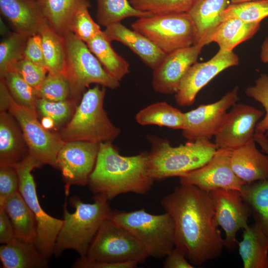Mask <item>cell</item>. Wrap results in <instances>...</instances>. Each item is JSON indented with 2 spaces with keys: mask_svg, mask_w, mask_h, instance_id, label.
Segmentation results:
<instances>
[{
  "mask_svg": "<svg viewBox=\"0 0 268 268\" xmlns=\"http://www.w3.org/2000/svg\"><path fill=\"white\" fill-rule=\"evenodd\" d=\"M131 27L166 54L194 45L195 28L187 12L139 17Z\"/></svg>",
  "mask_w": 268,
  "mask_h": 268,
  "instance_id": "9",
  "label": "cell"
},
{
  "mask_svg": "<svg viewBox=\"0 0 268 268\" xmlns=\"http://www.w3.org/2000/svg\"><path fill=\"white\" fill-rule=\"evenodd\" d=\"M36 0V1H37L38 0Z\"/></svg>",
  "mask_w": 268,
  "mask_h": 268,
  "instance_id": "52",
  "label": "cell"
},
{
  "mask_svg": "<svg viewBox=\"0 0 268 268\" xmlns=\"http://www.w3.org/2000/svg\"><path fill=\"white\" fill-rule=\"evenodd\" d=\"M246 94L260 103L265 108L266 115L256 127L255 134L268 136V75L263 73L255 81V85L249 86Z\"/></svg>",
  "mask_w": 268,
  "mask_h": 268,
  "instance_id": "41",
  "label": "cell"
},
{
  "mask_svg": "<svg viewBox=\"0 0 268 268\" xmlns=\"http://www.w3.org/2000/svg\"><path fill=\"white\" fill-rule=\"evenodd\" d=\"M239 87L227 92L218 101L201 105L185 113L186 127L182 134L189 141L210 139L221 128L227 110L239 100Z\"/></svg>",
  "mask_w": 268,
  "mask_h": 268,
  "instance_id": "15",
  "label": "cell"
},
{
  "mask_svg": "<svg viewBox=\"0 0 268 268\" xmlns=\"http://www.w3.org/2000/svg\"><path fill=\"white\" fill-rule=\"evenodd\" d=\"M41 123L46 129L49 130L56 126L54 121L50 118L43 117Z\"/></svg>",
  "mask_w": 268,
  "mask_h": 268,
  "instance_id": "50",
  "label": "cell"
},
{
  "mask_svg": "<svg viewBox=\"0 0 268 268\" xmlns=\"http://www.w3.org/2000/svg\"><path fill=\"white\" fill-rule=\"evenodd\" d=\"M12 97L10 93L3 78L0 81V111L8 110Z\"/></svg>",
  "mask_w": 268,
  "mask_h": 268,
  "instance_id": "48",
  "label": "cell"
},
{
  "mask_svg": "<svg viewBox=\"0 0 268 268\" xmlns=\"http://www.w3.org/2000/svg\"><path fill=\"white\" fill-rule=\"evenodd\" d=\"M14 100L19 104L36 112V90L16 71L8 72L3 78Z\"/></svg>",
  "mask_w": 268,
  "mask_h": 268,
  "instance_id": "36",
  "label": "cell"
},
{
  "mask_svg": "<svg viewBox=\"0 0 268 268\" xmlns=\"http://www.w3.org/2000/svg\"><path fill=\"white\" fill-rule=\"evenodd\" d=\"M232 150L217 148L205 165L180 177V185H194L207 192L219 189L241 192L246 184L232 170L230 163Z\"/></svg>",
  "mask_w": 268,
  "mask_h": 268,
  "instance_id": "14",
  "label": "cell"
},
{
  "mask_svg": "<svg viewBox=\"0 0 268 268\" xmlns=\"http://www.w3.org/2000/svg\"><path fill=\"white\" fill-rule=\"evenodd\" d=\"M29 155L22 130L9 113L0 114V166H14Z\"/></svg>",
  "mask_w": 268,
  "mask_h": 268,
  "instance_id": "23",
  "label": "cell"
},
{
  "mask_svg": "<svg viewBox=\"0 0 268 268\" xmlns=\"http://www.w3.org/2000/svg\"><path fill=\"white\" fill-rule=\"evenodd\" d=\"M150 12L134 8L129 0H97V19L105 27L130 17H146Z\"/></svg>",
  "mask_w": 268,
  "mask_h": 268,
  "instance_id": "33",
  "label": "cell"
},
{
  "mask_svg": "<svg viewBox=\"0 0 268 268\" xmlns=\"http://www.w3.org/2000/svg\"><path fill=\"white\" fill-rule=\"evenodd\" d=\"M229 0H197L187 12L195 28V44L205 46L221 22V14L230 4Z\"/></svg>",
  "mask_w": 268,
  "mask_h": 268,
  "instance_id": "22",
  "label": "cell"
},
{
  "mask_svg": "<svg viewBox=\"0 0 268 268\" xmlns=\"http://www.w3.org/2000/svg\"><path fill=\"white\" fill-rule=\"evenodd\" d=\"M203 46L195 44L166 54L153 72L152 85L156 92L175 94L189 68L197 62Z\"/></svg>",
  "mask_w": 268,
  "mask_h": 268,
  "instance_id": "18",
  "label": "cell"
},
{
  "mask_svg": "<svg viewBox=\"0 0 268 268\" xmlns=\"http://www.w3.org/2000/svg\"><path fill=\"white\" fill-rule=\"evenodd\" d=\"M238 56L233 51L219 49L209 60L193 64L183 77L175 95L176 103L181 107L192 105L199 92L224 69L239 64Z\"/></svg>",
  "mask_w": 268,
  "mask_h": 268,
  "instance_id": "16",
  "label": "cell"
},
{
  "mask_svg": "<svg viewBox=\"0 0 268 268\" xmlns=\"http://www.w3.org/2000/svg\"><path fill=\"white\" fill-rule=\"evenodd\" d=\"M256 0H229L231 4H235V3H242V2H245L256 1Z\"/></svg>",
  "mask_w": 268,
  "mask_h": 268,
  "instance_id": "51",
  "label": "cell"
},
{
  "mask_svg": "<svg viewBox=\"0 0 268 268\" xmlns=\"http://www.w3.org/2000/svg\"><path fill=\"white\" fill-rule=\"evenodd\" d=\"M16 239L11 221L3 208H0V243L8 244Z\"/></svg>",
  "mask_w": 268,
  "mask_h": 268,
  "instance_id": "47",
  "label": "cell"
},
{
  "mask_svg": "<svg viewBox=\"0 0 268 268\" xmlns=\"http://www.w3.org/2000/svg\"><path fill=\"white\" fill-rule=\"evenodd\" d=\"M111 42L102 31L86 44L105 70L120 81L130 72V64L115 51Z\"/></svg>",
  "mask_w": 268,
  "mask_h": 268,
  "instance_id": "28",
  "label": "cell"
},
{
  "mask_svg": "<svg viewBox=\"0 0 268 268\" xmlns=\"http://www.w3.org/2000/svg\"><path fill=\"white\" fill-rule=\"evenodd\" d=\"M136 9L156 14L187 12L197 0H129Z\"/></svg>",
  "mask_w": 268,
  "mask_h": 268,
  "instance_id": "40",
  "label": "cell"
},
{
  "mask_svg": "<svg viewBox=\"0 0 268 268\" xmlns=\"http://www.w3.org/2000/svg\"><path fill=\"white\" fill-rule=\"evenodd\" d=\"M238 242L239 253L244 268H268V238L257 224L243 229Z\"/></svg>",
  "mask_w": 268,
  "mask_h": 268,
  "instance_id": "25",
  "label": "cell"
},
{
  "mask_svg": "<svg viewBox=\"0 0 268 268\" xmlns=\"http://www.w3.org/2000/svg\"><path fill=\"white\" fill-rule=\"evenodd\" d=\"M89 2L80 6L72 16L68 26L69 32L86 43L93 39L102 30L91 16Z\"/></svg>",
  "mask_w": 268,
  "mask_h": 268,
  "instance_id": "37",
  "label": "cell"
},
{
  "mask_svg": "<svg viewBox=\"0 0 268 268\" xmlns=\"http://www.w3.org/2000/svg\"><path fill=\"white\" fill-rule=\"evenodd\" d=\"M268 17V0L230 4L221 14V22L236 18L247 22H260Z\"/></svg>",
  "mask_w": 268,
  "mask_h": 268,
  "instance_id": "35",
  "label": "cell"
},
{
  "mask_svg": "<svg viewBox=\"0 0 268 268\" xmlns=\"http://www.w3.org/2000/svg\"><path fill=\"white\" fill-rule=\"evenodd\" d=\"M148 153L126 156L120 154L112 142L99 143L94 168L88 181L94 195L108 201L128 193L146 195L154 180L148 172Z\"/></svg>",
  "mask_w": 268,
  "mask_h": 268,
  "instance_id": "2",
  "label": "cell"
},
{
  "mask_svg": "<svg viewBox=\"0 0 268 268\" xmlns=\"http://www.w3.org/2000/svg\"><path fill=\"white\" fill-rule=\"evenodd\" d=\"M108 200L95 195L92 203L83 202L76 196L69 202L73 213L67 209V199L63 205V223L56 241L54 255L57 258L66 250L75 251L80 257L86 256L89 247L103 222L112 211Z\"/></svg>",
  "mask_w": 268,
  "mask_h": 268,
  "instance_id": "3",
  "label": "cell"
},
{
  "mask_svg": "<svg viewBox=\"0 0 268 268\" xmlns=\"http://www.w3.org/2000/svg\"><path fill=\"white\" fill-rule=\"evenodd\" d=\"M136 123L141 126L156 125L183 130L186 127L184 113L166 102L150 104L135 115Z\"/></svg>",
  "mask_w": 268,
  "mask_h": 268,
  "instance_id": "29",
  "label": "cell"
},
{
  "mask_svg": "<svg viewBox=\"0 0 268 268\" xmlns=\"http://www.w3.org/2000/svg\"><path fill=\"white\" fill-rule=\"evenodd\" d=\"M219 226L225 232V247L230 250L238 246V232L248 226L251 209L238 190L219 189L209 192Z\"/></svg>",
  "mask_w": 268,
  "mask_h": 268,
  "instance_id": "13",
  "label": "cell"
},
{
  "mask_svg": "<svg viewBox=\"0 0 268 268\" xmlns=\"http://www.w3.org/2000/svg\"><path fill=\"white\" fill-rule=\"evenodd\" d=\"M255 223L268 238V180L246 184L241 191Z\"/></svg>",
  "mask_w": 268,
  "mask_h": 268,
  "instance_id": "31",
  "label": "cell"
},
{
  "mask_svg": "<svg viewBox=\"0 0 268 268\" xmlns=\"http://www.w3.org/2000/svg\"><path fill=\"white\" fill-rule=\"evenodd\" d=\"M19 178L14 166H0V207L8 198L19 192Z\"/></svg>",
  "mask_w": 268,
  "mask_h": 268,
  "instance_id": "43",
  "label": "cell"
},
{
  "mask_svg": "<svg viewBox=\"0 0 268 268\" xmlns=\"http://www.w3.org/2000/svg\"><path fill=\"white\" fill-rule=\"evenodd\" d=\"M9 216L16 239L35 244L37 224L35 217L19 192L11 196L2 207Z\"/></svg>",
  "mask_w": 268,
  "mask_h": 268,
  "instance_id": "26",
  "label": "cell"
},
{
  "mask_svg": "<svg viewBox=\"0 0 268 268\" xmlns=\"http://www.w3.org/2000/svg\"><path fill=\"white\" fill-rule=\"evenodd\" d=\"M138 264L135 262L112 263L91 261L80 257L72 265L74 268H134Z\"/></svg>",
  "mask_w": 268,
  "mask_h": 268,
  "instance_id": "46",
  "label": "cell"
},
{
  "mask_svg": "<svg viewBox=\"0 0 268 268\" xmlns=\"http://www.w3.org/2000/svg\"><path fill=\"white\" fill-rule=\"evenodd\" d=\"M13 71L17 72L35 89L39 87L48 73L46 67L36 64L25 58L17 63Z\"/></svg>",
  "mask_w": 268,
  "mask_h": 268,
  "instance_id": "42",
  "label": "cell"
},
{
  "mask_svg": "<svg viewBox=\"0 0 268 268\" xmlns=\"http://www.w3.org/2000/svg\"><path fill=\"white\" fill-rule=\"evenodd\" d=\"M29 35L16 32L8 34L0 44V78H3L15 65L24 59Z\"/></svg>",
  "mask_w": 268,
  "mask_h": 268,
  "instance_id": "34",
  "label": "cell"
},
{
  "mask_svg": "<svg viewBox=\"0 0 268 268\" xmlns=\"http://www.w3.org/2000/svg\"><path fill=\"white\" fill-rule=\"evenodd\" d=\"M103 32L111 42L117 41L130 48L153 70L166 55L144 35L121 22L106 27Z\"/></svg>",
  "mask_w": 268,
  "mask_h": 268,
  "instance_id": "20",
  "label": "cell"
},
{
  "mask_svg": "<svg viewBox=\"0 0 268 268\" xmlns=\"http://www.w3.org/2000/svg\"><path fill=\"white\" fill-rule=\"evenodd\" d=\"M37 2L49 26L58 34L68 32L69 21L77 9L89 0H38Z\"/></svg>",
  "mask_w": 268,
  "mask_h": 268,
  "instance_id": "30",
  "label": "cell"
},
{
  "mask_svg": "<svg viewBox=\"0 0 268 268\" xmlns=\"http://www.w3.org/2000/svg\"><path fill=\"white\" fill-rule=\"evenodd\" d=\"M260 22H247L232 18L222 21L210 38V43L218 44L219 49L232 51L240 43L251 38L259 30Z\"/></svg>",
  "mask_w": 268,
  "mask_h": 268,
  "instance_id": "27",
  "label": "cell"
},
{
  "mask_svg": "<svg viewBox=\"0 0 268 268\" xmlns=\"http://www.w3.org/2000/svg\"><path fill=\"white\" fill-rule=\"evenodd\" d=\"M77 104L71 99L61 101H52L38 98L36 111L42 117L51 118L56 126L63 124L71 119Z\"/></svg>",
  "mask_w": 268,
  "mask_h": 268,
  "instance_id": "39",
  "label": "cell"
},
{
  "mask_svg": "<svg viewBox=\"0 0 268 268\" xmlns=\"http://www.w3.org/2000/svg\"><path fill=\"white\" fill-rule=\"evenodd\" d=\"M36 90L38 98L52 101H61L70 98L69 83L62 73L48 72L42 83Z\"/></svg>",
  "mask_w": 268,
  "mask_h": 268,
  "instance_id": "38",
  "label": "cell"
},
{
  "mask_svg": "<svg viewBox=\"0 0 268 268\" xmlns=\"http://www.w3.org/2000/svg\"><path fill=\"white\" fill-rule=\"evenodd\" d=\"M263 115V111L254 107L235 103L214 135L217 148L233 149L255 140L256 127Z\"/></svg>",
  "mask_w": 268,
  "mask_h": 268,
  "instance_id": "17",
  "label": "cell"
},
{
  "mask_svg": "<svg viewBox=\"0 0 268 268\" xmlns=\"http://www.w3.org/2000/svg\"><path fill=\"white\" fill-rule=\"evenodd\" d=\"M185 250L178 246H175L165 257L163 262L164 268H194V266L188 261Z\"/></svg>",
  "mask_w": 268,
  "mask_h": 268,
  "instance_id": "45",
  "label": "cell"
},
{
  "mask_svg": "<svg viewBox=\"0 0 268 268\" xmlns=\"http://www.w3.org/2000/svg\"><path fill=\"white\" fill-rule=\"evenodd\" d=\"M0 10L14 31L29 36L39 33L47 22L35 0H0Z\"/></svg>",
  "mask_w": 268,
  "mask_h": 268,
  "instance_id": "19",
  "label": "cell"
},
{
  "mask_svg": "<svg viewBox=\"0 0 268 268\" xmlns=\"http://www.w3.org/2000/svg\"><path fill=\"white\" fill-rule=\"evenodd\" d=\"M105 88L97 85L83 93L71 119L59 134L65 142H112L120 135L121 130L109 119L103 107Z\"/></svg>",
  "mask_w": 268,
  "mask_h": 268,
  "instance_id": "5",
  "label": "cell"
},
{
  "mask_svg": "<svg viewBox=\"0 0 268 268\" xmlns=\"http://www.w3.org/2000/svg\"></svg>",
  "mask_w": 268,
  "mask_h": 268,
  "instance_id": "53",
  "label": "cell"
},
{
  "mask_svg": "<svg viewBox=\"0 0 268 268\" xmlns=\"http://www.w3.org/2000/svg\"><path fill=\"white\" fill-rule=\"evenodd\" d=\"M231 166L246 184L268 180V156L256 147L255 140L232 149Z\"/></svg>",
  "mask_w": 268,
  "mask_h": 268,
  "instance_id": "21",
  "label": "cell"
},
{
  "mask_svg": "<svg viewBox=\"0 0 268 268\" xmlns=\"http://www.w3.org/2000/svg\"><path fill=\"white\" fill-rule=\"evenodd\" d=\"M148 172L154 181L181 177L205 165L217 147L209 139L189 141L173 146L169 141L149 135Z\"/></svg>",
  "mask_w": 268,
  "mask_h": 268,
  "instance_id": "4",
  "label": "cell"
},
{
  "mask_svg": "<svg viewBox=\"0 0 268 268\" xmlns=\"http://www.w3.org/2000/svg\"><path fill=\"white\" fill-rule=\"evenodd\" d=\"M39 33L42 39L46 67L48 72L63 73L66 59L64 36L54 31L47 22L44 24Z\"/></svg>",
  "mask_w": 268,
  "mask_h": 268,
  "instance_id": "32",
  "label": "cell"
},
{
  "mask_svg": "<svg viewBox=\"0 0 268 268\" xmlns=\"http://www.w3.org/2000/svg\"><path fill=\"white\" fill-rule=\"evenodd\" d=\"M99 143L86 141L66 142L57 158V168L62 172L66 196L71 185L84 186L88 183L97 159Z\"/></svg>",
  "mask_w": 268,
  "mask_h": 268,
  "instance_id": "12",
  "label": "cell"
},
{
  "mask_svg": "<svg viewBox=\"0 0 268 268\" xmlns=\"http://www.w3.org/2000/svg\"><path fill=\"white\" fill-rule=\"evenodd\" d=\"M24 57L36 64L46 67L40 33L29 36L25 49Z\"/></svg>",
  "mask_w": 268,
  "mask_h": 268,
  "instance_id": "44",
  "label": "cell"
},
{
  "mask_svg": "<svg viewBox=\"0 0 268 268\" xmlns=\"http://www.w3.org/2000/svg\"><path fill=\"white\" fill-rule=\"evenodd\" d=\"M8 111L22 130L29 155L42 165L57 168L58 154L65 143L59 134L44 128L36 112L18 104L13 98Z\"/></svg>",
  "mask_w": 268,
  "mask_h": 268,
  "instance_id": "11",
  "label": "cell"
},
{
  "mask_svg": "<svg viewBox=\"0 0 268 268\" xmlns=\"http://www.w3.org/2000/svg\"><path fill=\"white\" fill-rule=\"evenodd\" d=\"M42 165L29 155L13 166L19 181V191L32 212L37 224L35 245L40 252L49 259L53 255L55 245L63 220L47 213L40 204L37 195L36 184L32 171Z\"/></svg>",
  "mask_w": 268,
  "mask_h": 268,
  "instance_id": "10",
  "label": "cell"
},
{
  "mask_svg": "<svg viewBox=\"0 0 268 268\" xmlns=\"http://www.w3.org/2000/svg\"><path fill=\"white\" fill-rule=\"evenodd\" d=\"M0 259L3 268H46L49 262L35 243L17 239L0 246Z\"/></svg>",
  "mask_w": 268,
  "mask_h": 268,
  "instance_id": "24",
  "label": "cell"
},
{
  "mask_svg": "<svg viewBox=\"0 0 268 268\" xmlns=\"http://www.w3.org/2000/svg\"><path fill=\"white\" fill-rule=\"evenodd\" d=\"M109 219L134 235L150 257L165 258L175 246L174 221L166 212L154 214L143 208L129 212L112 210Z\"/></svg>",
  "mask_w": 268,
  "mask_h": 268,
  "instance_id": "7",
  "label": "cell"
},
{
  "mask_svg": "<svg viewBox=\"0 0 268 268\" xmlns=\"http://www.w3.org/2000/svg\"><path fill=\"white\" fill-rule=\"evenodd\" d=\"M66 59L63 73L69 83L70 99L77 105L89 84L114 89L120 81L111 76L90 51L86 43L68 32L64 36Z\"/></svg>",
  "mask_w": 268,
  "mask_h": 268,
  "instance_id": "6",
  "label": "cell"
},
{
  "mask_svg": "<svg viewBox=\"0 0 268 268\" xmlns=\"http://www.w3.org/2000/svg\"><path fill=\"white\" fill-rule=\"evenodd\" d=\"M161 204L174 221L175 245L185 250L191 264L200 266L221 255L224 240L209 192L180 185L162 198Z\"/></svg>",
  "mask_w": 268,
  "mask_h": 268,
  "instance_id": "1",
  "label": "cell"
},
{
  "mask_svg": "<svg viewBox=\"0 0 268 268\" xmlns=\"http://www.w3.org/2000/svg\"><path fill=\"white\" fill-rule=\"evenodd\" d=\"M260 58L264 63H268V36L266 38L262 46Z\"/></svg>",
  "mask_w": 268,
  "mask_h": 268,
  "instance_id": "49",
  "label": "cell"
},
{
  "mask_svg": "<svg viewBox=\"0 0 268 268\" xmlns=\"http://www.w3.org/2000/svg\"><path fill=\"white\" fill-rule=\"evenodd\" d=\"M149 257L144 247L134 235L108 218L101 225L84 258L98 262H135L139 264Z\"/></svg>",
  "mask_w": 268,
  "mask_h": 268,
  "instance_id": "8",
  "label": "cell"
}]
</instances>
